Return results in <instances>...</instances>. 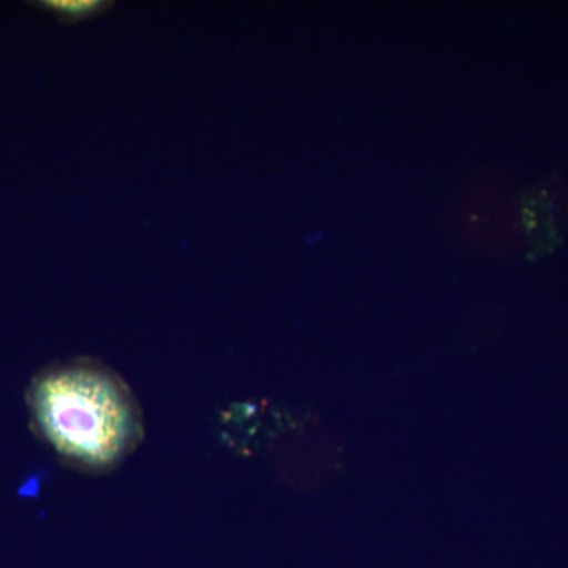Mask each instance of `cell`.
Instances as JSON below:
<instances>
[{"label": "cell", "mask_w": 568, "mask_h": 568, "mask_svg": "<svg viewBox=\"0 0 568 568\" xmlns=\"http://www.w3.org/2000/svg\"><path fill=\"white\" fill-rule=\"evenodd\" d=\"M29 407L37 432L67 463L106 473L144 437L136 398L118 373L93 358H74L36 377Z\"/></svg>", "instance_id": "cell-1"}, {"label": "cell", "mask_w": 568, "mask_h": 568, "mask_svg": "<svg viewBox=\"0 0 568 568\" xmlns=\"http://www.w3.org/2000/svg\"><path fill=\"white\" fill-rule=\"evenodd\" d=\"M43 6L58 14L62 21L82 22L99 17L103 11L111 9L112 3L106 0H51Z\"/></svg>", "instance_id": "cell-2"}]
</instances>
